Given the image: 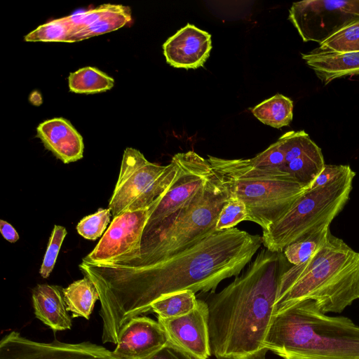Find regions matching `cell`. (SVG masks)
Wrapping results in <instances>:
<instances>
[{"instance_id": "cell-1", "label": "cell", "mask_w": 359, "mask_h": 359, "mask_svg": "<svg viewBox=\"0 0 359 359\" xmlns=\"http://www.w3.org/2000/svg\"><path fill=\"white\" fill-rule=\"evenodd\" d=\"M262 244L261 236L232 228L146 264L82 262L81 271L100 295L102 342L116 344L124 325L151 312V304L164 295L187 290L215 292L222 280L237 276L251 262Z\"/></svg>"}, {"instance_id": "cell-2", "label": "cell", "mask_w": 359, "mask_h": 359, "mask_svg": "<svg viewBox=\"0 0 359 359\" xmlns=\"http://www.w3.org/2000/svg\"><path fill=\"white\" fill-rule=\"evenodd\" d=\"M286 260L283 252L264 248L241 275L210 294L205 301L210 345L217 359H265L269 351L264 342Z\"/></svg>"}, {"instance_id": "cell-3", "label": "cell", "mask_w": 359, "mask_h": 359, "mask_svg": "<svg viewBox=\"0 0 359 359\" xmlns=\"http://www.w3.org/2000/svg\"><path fill=\"white\" fill-rule=\"evenodd\" d=\"M358 299L359 252L330 230L309 259L280 276L273 316L305 301L324 313H339Z\"/></svg>"}, {"instance_id": "cell-4", "label": "cell", "mask_w": 359, "mask_h": 359, "mask_svg": "<svg viewBox=\"0 0 359 359\" xmlns=\"http://www.w3.org/2000/svg\"><path fill=\"white\" fill-rule=\"evenodd\" d=\"M264 346L283 359H359V326L302 302L273 316Z\"/></svg>"}, {"instance_id": "cell-5", "label": "cell", "mask_w": 359, "mask_h": 359, "mask_svg": "<svg viewBox=\"0 0 359 359\" xmlns=\"http://www.w3.org/2000/svg\"><path fill=\"white\" fill-rule=\"evenodd\" d=\"M230 197L213 171L194 198L159 225L144 231L140 248L112 262L128 265L154 262L197 244L215 233L219 213Z\"/></svg>"}, {"instance_id": "cell-6", "label": "cell", "mask_w": 359, "mask_h": 359, "mask_svg": "<svg viewBox=\"0 0 359 359\" xmlns=\"http://www.w3.org/2000/svg\"><path fill=\"white\" fill-rule=\"evenodd\" d=\"M207 159L230 196L245 203L247 221L257 224L262 230L282 217L307 190L291 175L280 169L256 167L250 158L208 156Z\"/></svg>"}, {"instance_id": "cell-7", "label": "cell", "mask_w": 359, "mask_h": 359, "mask_svg": "<svg viewBox=\"0 0 359 359\" xmlns=\"http://www.w3.org/2000/svg\"><path fill=\"white\" fill-rule=\"evenodd\" d=\"M355 175L349 166L327 185L307 189L282 217L262 230L264 248L283 252L287 246L313 230L330 225L349 199Z\"/></svg>"}, {"instance_id": "cell-8", "label": "cell", "mask_w": 359, "mask_h": 359, "mask_svg": "<svg viewBox=\"0 0 359 359\" xmlns=\"http://www.w3.org/2000/svg\"><path fill=\"white\" fill-rule=\"evenodd\" d=\"M177 172V163L173 156L169 164L161 165L149 162L139 150L127 147L109 202L112 217L149 207L167 192Z\"/></svg>"}, {"instance_id": "cell-9", "label": "cell", "mask_w": 359, "mask_h": 359, "mask_svg": "<svg viewBox=\"0 0 359 359\" xmlns=\"http://www.w3.org/2000/svg\"><path fill=\"white\" fill-rule=\"evenodd\" d=\"M359 18V1L306 0L292 4L288 19L304 41L319 44Z\"/></svg>"}, {"instance_id": "cell-10", "label": "cell", "mask_w": 359, "mask_h": 359, "mask_svg": "<svg viewBox=\"0 0 359 359\" xmlns=\"http://www.w3.org/2000/svg\"><path fill=\"white\" fill-rule=\"evenodd\" d=\"M173 157L177 163L175 180L151 214L144 231L159 225L184 207L212 172L208 159L193 151L177 153Z\"/></svg>"}, {"instance_id": "cell-11", "label": "cell", "mask_w": 359, "mask_h": 359, "mask_svg": "<svg viewBox=\"0 0 359 359\" xmlns=\"http://www.w3.org/2000/svg\"><path fill=\"white\" fill-rule=\"evenodd\" d=\"M163 196L148 208L124 212L113 217L97 245L82 262L90 264L111 262L137 250L149 218Z\"/></svg>"}, {"instance_id": "cell-12", "label": "cell", "mask_w": 359, "mask_h": 359, "mask_svg": "<svg viewBox=\"0 0 359 359\" xmlns=\"http://www.w3.org/2000/svg\"><path fill=\"white\" fill-rule=\"evenodd\" d=\"M0 359H119L106 348L88 341L71 344L55 339L39 342L16 331L0 341Z\"/></svg>"}, {"instance_id": "cell-13", "label": "cell", "mask_w": 359, "mask_h": 359, "mask_svg": "<svg viewBox=\"0 0 359 359\" xmlns=\"http://www.w3.org/2000/svg\"><path fill=\"white\" fill-rule=\"evenodd\" d=\"M170 342L197 357L208 359L212 354L208 330V306L198 299L196 307L189 313L176 318H160Z\"/></svg>"}, {"instance_id": "cell-14", "label": "cell", "mask_w": 359, "mask_h": 359, "mask_svg": "<svg viewBox=\"0 0 359 359\" xmlns=\"http://www.w3.org/2000/svg\"><path fill=\"white\" fill-rule=\"evenodd\" d=\"M279 140L285 153L280 170L309 189L325 165L321 149L304 130L287 132Z\"/></svg>"}, {"instance_id": "cell-15", "label": "cell", "mask_w": 359, "mask_h": 359, "mask_svg": "<svg viewBox=\"0 0 359 359\" xmlns=\"http://www.w3.org/2000/svg\"><path fill=\"white\" fill-rule=\"evenodd\" d=\"M168 341L158 321L147 316H136L122 328L114 354L119 359H145Z\"/></svg>"}, {"instance_id": "cell-16", "label": "cell", "mask_w": 359, "mask_h": 359, "mask_svg": "<svg viewBox=\"0 0 359 359\" xmlns=\"http://www.w3.org/2000/svg\"><path fill=\"white\" fill-rule=\"evenodd\" d=\"M211 49V35L189 23L163 45L167 63L173 67L186 69L203 67Z\"/></svg>"}, {"instance_id": "cell-17", "label": "cell", "mask_w": 359, "mask_h": 359, "mask_svg": "<svg viewBox=\"0 0 359 359\" xmlns=\"http://www.w3.org/2000/svg\"><path fill=\"white\" fill-rule=\"evenodd\" d=\"M36 137L47 150L64 163L75 162L83 156L81 135L64 118H53L39 123Z\"/></svg>"}, {"instance_id": "cell-18", "label": "cell", "mask_w": 359, "mask_h": 359, "mask_svg": "<svg viewBox=\"0 0 359 359\" xmlns=\"http://www.w3.org/2000/svg\"><path fill=\"white\" fill-rule=\"evenodd\" d=\"M301 55L325 85L341 77L359 75V52L339 53L318 48Z\"/></svg>"}, {"instance_id": "cell-19", "label": "cell", "mask_w": 359, "mask_h": 359, "mask_svg": "<svg viewBox=\"0 0 359 359\" xmlns=\"http://www.w3.org/2000/svg\"><path fill=\"white\" fill-rule=\"evenodd\" d=\"M32 303L36 318L53 331H62L72 327V318L68 313L59 286L39 284L32 290Z\"/></svg>"}, {"instance_id": "cell-20", "label": "cell", "mask_w": 359, "mask_h": 359, "mask_svg": "<svg viewBox=\"0 0 359 359\" xmlns=\"http://www.w3.org/2000/svg\"><path fill=\"white\" fill-rule=\"evenodd\" d=\"M62 294L72 318L83 317L88 320L95 302L100 299L94 283L86 276L62 288Z\"/></svg>"}, {"instance_id": "cell-21", "label": "cell", "mask_w": 359, "mask_h": 359, "mask_svg": "<svg viewBox=\"0 0 359 359\" xmlns=\"http://www.w3.org/2000/svg\"><path fill=\"white\" fill-rule=\"evenodd\" d=\"M131 18L129 6L109 4L107 10L92 24L76 32L71 37L70 43L117 30L130 22Z\"/></svg>"}, {"instance_id": "cell-22", "label": "cell", "mask_w": 359, "mask_h": 359, "mask_svg": "<svg viewBox=\"0 0 359 359\" xmlns=\"http://www.w3.org/2000/svg\"><path fill=\"white\" fill-rule=\"evenodd\" d=\"M250 110L262 123L275 128L288 126L293 118L292 101L279 93L265 100Z\"/></svg>"}, {"instance_id": "cell-23", "label": "cell", "mask_w": 359, "mask_h": 359, "mask_svg": "<svg viewBox=\"0 0 359 359\" xmlns=\"http://www.w3.org/2000/svg\"><path fill=\"white\" fill-rule=\"evenodd\" d=\"M68 86L69 90L75 93L94 94L111 89L114 80L95 67H85L69 74Z\"/></svg>"}, {"instance_id": "cell-24", "label": "cell", "mask_w": 359, "mask_h": 359, "mask_svg": "<svg viewBox=\"0 0 359 359\" xmlns=\"http://www.w3.org/2000/svg\"><path fill=\"white\" fill-rule=\"evenodd\" d=\"M198 300L191 290H183L164 295L151 305V311L160 318H170L186 315L194 310Z\"/></svg>"}, {"instance_id": "cell-25", "label": "cell", "mask_w": 359, "mask_h": 359, "mask_svg": "<svg viewBox=\"0 0 359 359\" xmlns=\"http://www.w3.org/2000/svg\"><path fill=\"white\" fill-rule=\"evenodd\" d=\"M330 225L322 226L287 246L283 254L288 262L298 265L306 262L325 243Z\"/></svg>"}, {"instance_id": "cell-26", "label": "cell", "mask_w": 359, "mask_h": 359, "mask_svg": "<svg viewBox=\"0 0 359 359\" xmlns=\"http://www.w3.org/2000/svg\"><path fill=\"white\" fill-rule=\"evenodd\" d=\"M318 48L339 53L359 52V18L325 39L320 43Z\"/></svg>"}, {"instance_id": "cell-27", "label": "cell", "mask_w": 359, "mask_h": 359, "mask_svg": "<svg viewBox=\"0 0 359 359\" xmlns=\"http://www.w3.org/2000/svg\"><path fill=\"white\" fill-rule=\"evenodd\" d=\"M72 30L65 17L53 20L39 25L25 36L24 40L28 42H68Z\"/></svg>"}, {"instance_id": "cell-28", "label": "cell", "mask_w": 359, "mask_h": 359, "mask_svg": "<svg viewBox=\"0 0 359 359\" xmlns=\"http://www.w3.org/2000/svg\"><path fill=\"white\" fill-rule=\"evenodd\" d=\"M111 213L109 208L99 209L96 212L83 217L77 224L79 234L88 240L100 237L110 222Z\"/></svg>"}, {"instance_id": "cell-29", "label": "cell", "mask_w": 359, "mask_h": 359, "mask_svg": "<svg viewBox=\"0 0 359 359\" xmlns=\"http://www.w3.org/2000/svg\"><path fill=\"white\" fill-rule=\"evenodd\" d=\"M247 217L248 212L245 203L236 197L230 196L219 213L216 231L234 228L238 223L247 221Z\"/></svg>"}, {"instance_id": "cell-30", "label": "cell", "mask_w": 359, "mask_h": 359, "mask_svg": "<svg viewBox=\"0 0 359 359\" xmlns=\"http://www.w3.org/2000/svg\"><path fill=\"white\" fill-rule=\"evenodd\" d=\"M67 233V231L65 227L60 225L54 226L39 270V273L42 278H47L52 272Z\"/></svg>"}, {"instance_id": "cell-31", "label": "cell", "mask_w": 359, "mask_h": 359, "mask_svg": "<svg viewBox=\"0 0 359 359\" xmlns=\"http://www.w3.org/2000/svg\"><path fill=\"white\" fill-rule=\"evenodd\" d=\"M250 161L258 168L280 170L285 163V153L279 139Z\"/></svg>"}, {"instance_id": "cell-32", "label": "cell", "mask_w": 359, "mask_h": 359, "mask_svg": "<svg viewBox=\"0 0 359 359\" xmlns=\"http://www.w3.org/2000/svg\"><path fill=\"white\" fill-rule=\"evenodd\" d=\"M348 167L347 165H325L309 189L327 185L344 173Z\"/></svg>"}, {"instance_id": "cell-33", "label": "cell", "mask_w": 359, "mask_h": 359, "mask_svg": "<svg viewBox=\"0 0 359 359\" xmlns=\"http://www.w3.org/2000/svg\"><path fill=\"white\" fill-rule=\"evenodd\" d=\"M145 359H199L169 341L161 348Z\"/></svg>"}, {"instance_id": "cell-34", "label": "cell", "mask_w": 359, "mask_h": 359, "mask_svg": "<svg viewBox=\"0 0 359 359\" xmlns=\"http://www.w3.org/2000/svg\"><path fill=\"white\" fill-rule=\"evenodd\" d=\"M0 232L3 237L10 243H15L19 239V235L14 227L3 219H0Z\"/></svg>"}]
</instances>
